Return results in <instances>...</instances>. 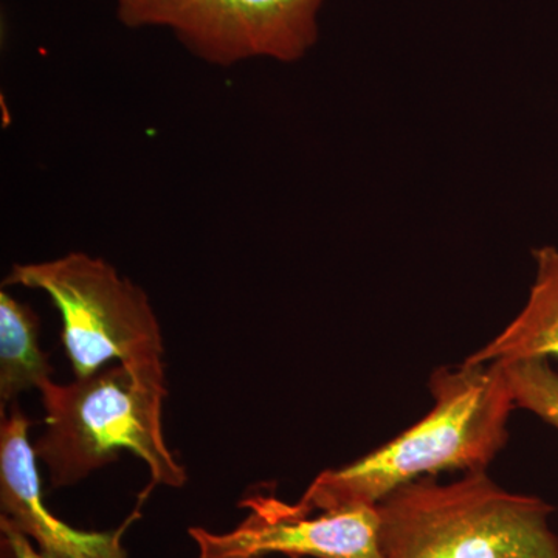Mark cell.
<instances>
[{
  "mask_svg": "<svg viewBox=\"0 0 558 558\" xmlns=\"http://www.w3.org/2000/svg\"><path fill=\"white\" fill-rule=\"evenodd\" d=\"M428 387L435 405L421 421L366 457L319 473L295 509L311 515L377 506L396 488L444 470H486L508 444L517 409L501 365L439 368Z\"/></svg>",
  "mask_w": 558,
  "mask_h": 558,
  "instance_id": "1",
  "label": "cell"
},
{
  "mask_svg": "<svg viewBox=\"0 0 558 558\" xmlns=\"http://www.w3.org/2000/svg\"><path fill=\"white\" fill-rule=\"evenodd\" d=\"M499 365L505 371L517 409L535 414L558 432V373L549 360H520Z\"/></svg>",
  "mask_w": 558,
  "mask_h": 558,
  "instance_id": "10",
  "label": "cell"
},
{
  "mask_svg": "<svg viewBox=\"0 0 558 558\" xmlns=\"http://www.w3.org/2000/svg\"><path fill=\"white\" fill-rule=\"evenodd\" d=\"M117 2V14L120 17L126 16L131 11L140 9V7L146 5V3L154 2V0H116Z\"/></svg>",
  "mask_w": 558,
  "mask_h": 558,
  "instance_id": "12",
  "label": "cell"
},
{
  "mask_svg": "<svg viewBox=\"0 0 558 558\" xmlns=\"http://www.w3.org/2000/svg\"><path fill=\"white\" fill-rule=\"evenodd\" d=\"M240 526L226 534L191 527L197 558H380L376 506H355L328 512L301 513L274 497L253 495Z\"/></svg>",
  "mask_w": 558,
  "mask_h": 558,
  "instance_id": "6",
  "label": "cell"
},
{
  "mask_svg": "<svg viewBox=\"0 0 558 558\" xmlns=\"http://www.w3.org/2000/svg\"><path fill=\"white\" fill-rule=\"evenodd\" d=\"M3 284L46 293L60 311L61 340L76 379L110 360L132 368L163 366V337L148 293L108 260L70 252L14 264Z\"/></svg>",
  "mask_w": 558,
  "mask_h": 558,
  "instance_id": "4",
  "label": "cell"
},
{
  "mask_svg": "<svg viewBox=\"0 0 558 558\" xmlns=\"http://www.w3.org/2000/svg\"><path fill=\"white\" fill-rule=\"evenodd\" d=\"M49 355L39 347V318L31 306L0 292V403L51 380Z\"/></svg>",
  "mask_w": 558,
  "mask_h": 558,
  "instance_id": "9",
  "label": "cell"
},
{
  "mask_svg": "<svg viewBox=\"0 0 558 558\" xmlns=\"http://www.w3.org/2000/svg\"><path fill=\"white\" fill-rule=\"evenodd\" d=\"M46 429L33 444L51 487L73 486L119 459L137 454L153 484L183 487L186 470L168 449L161 425L168 396L163 366H110L94 376L39 389Z\"/></svg>",
  "mask_w": 558,
  "mask_h": 558,
  "instance_id": "2",
  "label": "cell"
},
{
  "mask_svg": "<svg viewBox=\"0 0 558 558\" xmlns=\"http://www.w3.org/2000/svg\"><path fill=\"white\" fill-rule=\"evenodd\" d=\"M376 508L380 558H558L553 506L506 490L486 470L413 481Z\"/></svg>",
  "mask_w": 558,
  "mask_h": 558,
  "instance_id": "3",
  "label": "cell"
},
{
  "mask_svg": "<svg viewBox=\"0 0 558 558\" xmlns=\"http://www.w3.org/2000/svg\"><path fill=\"white\" fill-rule=\"evenodd\" d=\"M0 529H2L3 546L9 549L11 558H47L32 545L31 539L5 519H0Z\"/></svg>",
  "mask_w": 558,
  "mask_h": 558,
  "instance_id": "11",
  "label": "cell"
},
{
  "mask_svg": "<svg viewBox=\"0 0 558 558\" xmlns=\"http://www.w3.org/2000/svg\"><path fill=\"white\" fill-rule=\"evenodd\" d=\"M31 418L14 407L0 424V506L13 524L47 558H128L123 534L137 519L135 510L112 532L80 531L57 519L40 494L35 449L28 440Z\"/></svg>",
  "mask_w": 558,
  "mask_h": 558,
  "instance_id": "7",
  "label": "cell"
},
{
  "mask_svg": "<svg viewBox=\"0 0 558 558\" xmlns=\"http://www.w3.org/2000/svg\"><path fill=\"white\" fill-rule=\"evenodd\" d=\"M323 0H154L120 17L156 27L197 60L230 68L255 58L300 61L318 40Z\"/></svg>",
  "mask_w": 558,
  "mask_h": 558,
  "instance_id": "5",
  "label": "cell"
},
{
  "mask_svg": "<svg viewBox=\"0 0 558 558\" xmlns=\"http://www.w3.org/2000/svg\"><path fill=\"white\" fill-rule=\"evenodd\" d=\"M534 284L523 310L486 347L465 359L468 365L520 360H558V247H539Z\"/></svg>",
  "mask_w": 558,
  "mask_h": 558,
  "instance_id": "8",
  "label": "cell"
}]
</instances>
